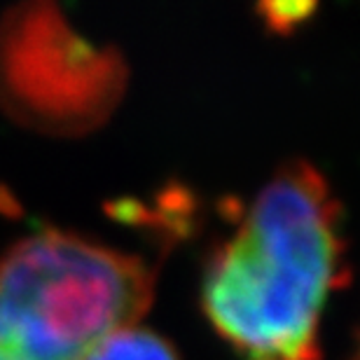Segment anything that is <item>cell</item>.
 I'll list each match as a JSON object with an SVG mask.
<instances>
[{"label":"cell","mask_w":360,"mask_h":360,"mask_svg":"<svg viewBox=\"0 0 360 360\" xmlns=\"http://www.w3.org/2000/svg\"><path fill=\"white\" fill-rule=\"evenodd\" d=\"M347 281L340 201L319 169L292 160L208 255L201 309L241 360H321L323 309Z\"/></svg>","instance_id":"obj_1"},{"label":"cell","mask_w":360,"mask_h":360,"mask_svg":"<svg viewBox=\"0 0 360 360\" xmlns=\"http://www.w3.org/2000/svg\"><path fill=\"white\" fill-rule=\"evenodd\" d=\"M153 297L143 257L59 229L31 234L0 257V360H89Z\"/></svg>","instance_id":"obj_2"},{"label":"cell","mask_w":360,"mask_h":360,"mask_svg":"<svg viewBox=\"0 0 360 360\" xmlns=\"http://www.w3.org/2000/svg\"><path fill=\"white\" fill-rule=\"evenodd\" d=\"M89 360H180L169 340L146 328H127L94 351Z\"/></svg>","instance_id":"obj_3"},{"label":"cell","mask_w":360,"mask_h":360,"mask_svg":"<svg viewBox=\"0 0 360 360\" xmlns=\"http://www.w3.org/2000/svg\"><path fill=\"white\" fill-rule=\"evenodd\" d=\"M274 33H290L316 12L309 3H264L257 7Z\"/></svg>","instance_id":"obj_4"},{"label":"cell","mask_w":360,"mask_h":360,"mask_svg":"<svg viewBox=\"0 0 360 360\" xmlns=\"http://www.w3.org/2000/svg\"><path fill=\"white\" fill-rule=\"evenodd\" d=\"M354 360H360V333H358V344H356V356Z\"/></svg>","instance_id":"obj_5"}]
</instances>
